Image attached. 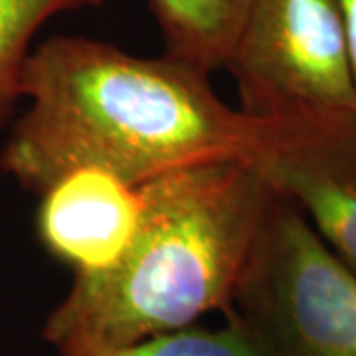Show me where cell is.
<instances>
[{
	"label": "cell",
	"mask_w": 356,
	"mask_h": 356,
	"mask_svg": "<svg viewBox=\"0 0 356 356\" xmlns=\"http://www.w3.org/2000/svg\"><path fill=\"white\" fill-rule=\"evenodd\" d=\"M107 0H0V123L20 97V79L32 42L51 18L88 8Z\"/></svg>",
	"instance_id": "obj_8"
},
{
	"label": "cell",
	"mask_w": 356,
	"mask_h": 356,
	"mask_svg": "<svg viewBox=\"0 0 356 356\" xmlns=\"http://www.w3.org/2000/svg\"><path fill=\"white\" fill-rule=\"evenodd\" d=\"M143 188L137 228L111 266L76 273L44 325L58 356L121 348L226 311L273 191L252 163L210 161Z\"/></svg>",
	"instance_id": "obj_2"
},
{
	"label": "cell",
	"mask_w": 356,
	"mask_h": 356,
	"mask_svg": "<svg viewBox=\"0 0 356 356\" xmlns=\"http://www.w3.org/2000/svg\"><path fill=\"white\" fill-rule=\"evenodd\" d=\"M220 329L184 327L121 348H79L60 356H264L238 315L226 309Z\"/></svg>",
	"instance_id": "obj_9"
},
{
	"label": "cell",
	"mask_w": 356,
	"mask_h": 356,
	"mask_svg": "<svg viewBox=\"0 0 356 356\" xmlns=\"http://www.w3.org/2000/svg\"><path fill=\"white\" fill-rule=\"evenodd\" d=\"M224 67L259 123L356 109L339 0H254Z\"/></svg>",
	"instance_id": "obj_4"
},
{
	"label": "cell",
	"mask_w": 356,
	"mask_h": 356,
	"mask_svg": "<svg viewBox=\"0 0 356 356\" xmlns=\"http://www.w3.org/2000/svg\"><path fill=\"white\" fill-rule=\"evenodd\" d=\"M254 0H149L165 54L206 74L224 67Z\"/></svg>",
	"instance_id": "obj_7"
},
{
	"label": "cell",
	"mask_w": 356,
	"mask_h": 356,
	"mask_svg": "<svg viewBox=\"0 0 356 356\" xmlns=\"http://www.w3.org/2000/svg\"><path fill=\"white\" fill-rule=\"evenodd\" d=\"M252 165L356 275V109L264 123Z\"/></svg>",
	"instance_id": "obj_5"
},
{
	"label": "cell",
	"mask_w": 356,
	"mask_h": 356,
	"mask_svg": "<svg viewBox=\"0 0 356 356\" xmlns=\"http://www.w3.org/2000/svg\"><path fill=\"white\" fill-rule=\"evenodd\" d=\"M229 309L264 356H356V275L275 192Z\"/></svg>",
	"instance_id": "obj_3"
},
{
	"label": "cell",
	"mask_w": 356,
	"mask_h": 356,
	"mask_svg": "<svg viewBox=\"0 0 356 356\" xmlns=\"http://www.w3.org/2000/svg\"><path fill=\"white\" fill-rule=\"evenodd\" d=\"M36 229L44 250L76 273L111 266L137 228L140 184L102 168H77L40 192Z\"/></svg>",
	"instance_id": "obj_6"
},
{
	"label": "cell",
	"mask_w": 356,
	"mask_h": 356,
	"mask_svg": "<svg viewBox=\"0 0 356 356\" xmlns=\"http://www.w3.org/2000/svg\"><path fill=\"white\" fill-rule=\"evenodd\" d=\"M20 97L28 109L0 166L34 194L77 168L145 184L198 163H254L261 147L264 123L222 102L210 74L103 40H44L26 60Z\"/></svg>",
	"instance_id": "obj_1"
},
{
	"label": "cell",
	"mask_w": 356,
	"mask_h": 356,
	"mask_svg": "<svg viewBox=\"0 0 356 356\" xmlns=\"http://www.w3.org/2000/svg\"><path fill=\"white\" fill-rule=\"evenodd\" d=\"M343 10L346 38H348V54H350V67L356 88V0H339Z\"/></svg>",
	"instance_id": "obj_10"
}]
</instances>
